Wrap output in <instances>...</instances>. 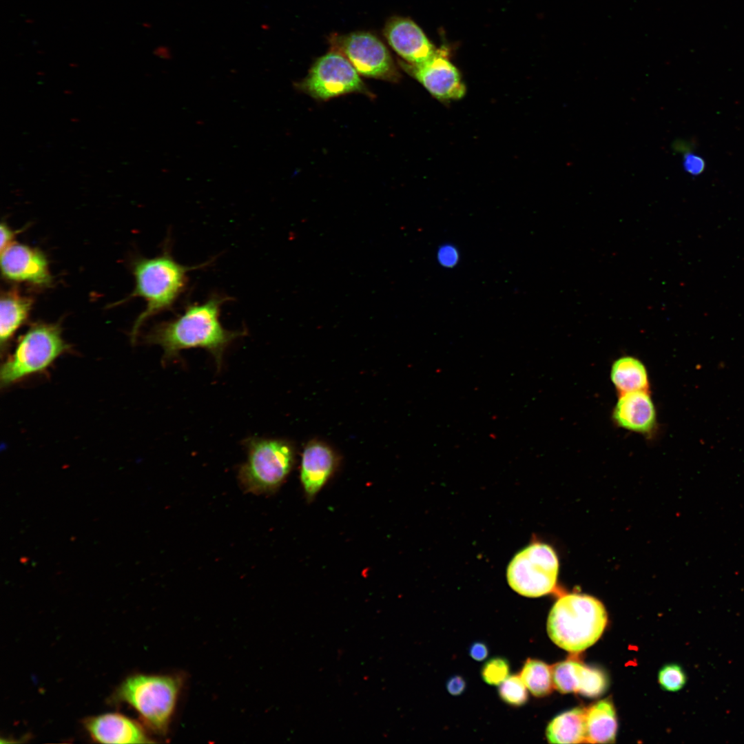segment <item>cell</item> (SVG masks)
I'll return each mask as SVG.
<instances>
[{
  "mask_svg": "<svg viewBox=\"0 0 744 744\" xmlns=\"http://www.w3.org/2000/svg\"><path fill=\"white\" fill-rule=\"evenodd\" d=\"M247 461L240 466L238 478L245 490L254 494L276 491L287 479L294 464V451L287 441L251 437L244 441Z\"/></svg>",
  "mask_w": 744,
  "mask_h": 744,
  "instance_id": "5",
  "label": "cell"
},
{
  "mask_svg": "<svg viewBox=\"0 0 744 744\" xmlns=\"http://www.w3.org/2000/svg\"><path fill=\"white\" fill-rule=\"evenodd\" d=\"M519 675L533 695L543 697L551 693L553 685L551 667L544 661L527 659Z\"/></svg>",
  "mask_w": 744,
  "mask_h": 744,
  "instance_id": "20",
  "label": "cell"
},
{
  "mask_svg": "<svg viewBox=\"0 0 744 744\" xmlns=\"http://www.w3.org/2000/svg\"><path fill=\"white\" fill-rule=\"evenodd\" d=\"M338 464L333 451L321 442L313 441L304 447L300 479L304 496L312 502L334 473Z\"/></svg>",
  "mask_w": 744,
  "mask_h": 744,
  "instance_id": "13",
  "label": "cell"
},
{
  "mask_svg": "<svg viewBox=\"0 0 744 744\" xmlns=\"http://www.w3.org/2000/svg\"><path fill=\"white\" fill-rule=\"evenodd\" d=\"M687 674L678 663H671L663 665L658 674V680L661 688L669 692H677L681 690L687 683Z\"/></svg>",
  "mask_w": 744,
  "mask_h": 744,
  "instance_id": "24",
  "label": "cell"
},
{
  "mask_svg": "<svg viewBox=\"0 0 744 744\" xmlns=\"http://www.w3.org/2000/svg\"><path fill=\"white\" fill-rule=\"evenodd\" d=\"M180 688L172 676L136 674L118 688L116 697L132 705L145 723L159 734L166 733Z\"/></svg>",
  "mask_w": 744,
  "mask_h": 744,
  "instance_id": "6",
  "label": "cell"
},
{
  "mask_svg": "<svg viewBox=\"0 0 744 744\" xmlns=\"http://www.w3.org/2000/svg\"><path fill=\"white\" fill-rule=\"evenodd\" d=\"M2 275L11 281L38 286L51 282L48 263L39 250L23 244L12 243L1 251Z\"/></svg>",
  "mask_w": 744,
  "mask_h": 744,
  "instance_id": "11",
  "label": "cell"
},
{
  "mask_svg": "<svg viewBox=\"0 0 744 744\" xmlns=\"http://www.w3.org/2000/svg\"><path fill=\"white\" fill-rule=\"evenodd\" d=\"M607 619L605 607L597 599L581 594L563 595L550 610L547 632L561 648L579 652L600 638Z\"/></svg>",
  "mask_w": 744,
  "mask_h": 744,
  "instance_id": "3",
  "label": "cell"
},
{
  "mask_svg": "<svg viewBox=\"0 0 744 744\" xmlns=\"http://www.w3.org/2000/svg\"><path fill=\"white\" fill-rule=\"evenodd\" d=\"M469 654L477 661H484L488 654V647L483 642H475L469 648Z\"/></svg>",
  "mask_w": 744,
  "mask_h": 744,
  "instance_id": "29",
  "label": "cell"
},
{
  "mask_svg": "<svg viewBox=\"0 0 744 744\" xmlns=\"http://www.w3.org/2000/svg\"><path fill=\"white\" fill-rule=\"evenodd\" d=\"M207 263L186 266L177 262L165 247L163 253L153 258H141L133 266L135 287L130 296L142 298L145 310L134 322L131 340L135 342L141 326L152 316L171 310L186 290L188 273L205 267Z\"/></svg>",
  "mask_w": 744,
  "mask_h": 744,
  "instance_id": "2",
  "label": "cell"
},
{
  "mask_svg": "<svg viewBox=\"0 0 744 744\" xmlns=\"http://www.w3.org/2000/svg\"><path fill=\"white\" fill-rule=\"evenodd\" d=\"M32 300L16 291L4 293L0 301V343L3 351L15 332L25 322Z\"/></svg>",
  "mask_w": 744,
  "mask_h": 744,
  "instance_id": "17",
  "label": "cell"
},
{
  "mask_svg": "<svg viewBox=\"0 0 744 744\" xmlns=\"http://www.w3.org/2000/svg\"><path fill=\"white\" fill-rule=\"evenodd\" d=\"M333 51L342 54L363 76L396 82L400 76L384 43L373 34L358 31L335 36Z\"/></svg>",
  "mask_w": 744,
  "mask_h": 744,
  "instance_id": "9",
  "label": "cell"
},
{
  "mask_svg": "<svg viewBox=\"0 0 744 744\" xmlns=\"http://www.w3.org/2000/svg\"><path fill=\"white\" fill-rule=\"evenodd\" d=\"M360 76L342 54L331 50L315 61L297 87L320 101L351 93L370 94Z\"/></svg>",
  "mask_w": 744,
  "mask_h": 744,
  "instance_id": "8",
  "label": "cell"
},
{
  "mask_svg": "<svg viewBox=\"0 0 744 744\" xmlns=\"http://www.w3.org/2000/svg\"><path fill=\"white\" fill-rule=\"evenodd\" d=\"M559 567L558 557L552 547L533 541L512 559L507 568V581L520 595L542 597L555 590Z\"/></svg>",
  "mask_w": 744,
  "mask_h": 744,
  "instance_id": "7",
  "label": "cell"
},
{
  "mask_svg": "<svg viewBox=\"0 0 744 744\" xmlns=\"http://www.w3.org/2000/svg\"><path fill=\"white\" fill-rule=\"evenodd\" d=\"M610 377L620 394L648 391L649 388L646 368L634 357L628 355L616 360L612 365Z\"/></svg>",
  "mask_w": 744,
  "mask_h": 744,
  "instance_id": "19",
  "label": "cell"
},
{
  "mask_svg": "<svg viewBox=\"0 0 744 744\" xmlns=\"http://www.w3.org/2000/svg\"><path fill=\"white\" fill-rule=\"evenodd\" d=\"M617 727L615 709L610 700L599 701L586 709V743H614Z\"/></svg>",
  "mask_w": 744,
  "mask_h": 744,
  "instance_id": "18",
  "label": "cell"
},
{
  "mask_svg": "<svg viewBox=\"0 0 744 744\" xmlns=\"http://www.w3.org/2000/svg\"><path fill=\"white\" fill-rule=\"evenodd\" d=\"M383 33L392 49L409 64H422L437 51L422 30L409 18L389 19Z\"/></svg>",
  "mask_w": 744,
  "mask_h": 744,
  "instance_id": "12",
  "label": "cell"
},
{
  "mask_svg": "<svg viewBox=\"0 0 744 744\" xmlns=\"http://www.w3.org/2000/svg\"><path fill=\"white\" fill-rule=\"evenodd\" d=\"M683 165L685 169L693 175L701 174L705 168V162L701 157L688 154L684 157Z\"/></svg>",
  "mask_w": 744,
  "mask_h": 744,
  "instance_id": "27",
  "label": "cell"
},
{
  "mask_svg": "<svg viewBox=\"0 0 744 744\" xmlns=\"http://www.w3.org/2000/svg\"><path fill=\"white\" fill-rule=\"evenodd\" d=\"M0 228V248L1 251H2L13 243L12 240L14 237L15 232L12 231L6 223H1Z\"/></svg>",
  "mask_w": 744,
  "mask_h": 744,
  "instance_id": "30",
  "label": "cell"
},
{
  "mask_svg": "<svg viewBox=\"0 0 744 744\" xmlns=\"http://www.w3.org/2000/svg\"><path fill=\"white\" fill-rule=\"evenodd\" d=\"M466 686L464 679L459 675L451 676L446 682V689L453 696L461 695L464 692Z\"/></svg>",
  "mask_w": 744,
  "mask_h": 744,
  "instance_id": "28",
  "label": "cell"
},
{
  "mask_svg": "<svg viewBox=\"0 0 744 744\" xmlns=\"http://www.w3.org/2000/svg\"><path fill=\"white\" fill-rule=\"evenodd\" d=\"M620 395L612 411L616 424L633 432L650 433L657 424V413L648 391Z\"/></svg>",
  "mask_w": 744,
  "mask_h": 744,
  "instance_id": "14",
  "label": "cell"
},
{
  "mask_svg": "<svg viewBox=\"0 0 744 744\" xmlns=\"http://www.w3.org/2000/svg\"><path fill=\"white\" fill-rule=\"evenodd\" d=\"M586 709L575 707L553 718L546 730L548 741L561 744L586 743Z\"/></svg>",
  "mask_w": 744,
  "mask_h": 744,
  "instance_id": "16",
  "label": "cell"
},
{
  "mask_svg": "<svg viewBox=\"0 0 744 744\" xmlns=\"http://www.w3.org/2000/svg\"><path fill=\"white\" fill-rule=\"evenodd\" d=\"M437 259L442 266L451 267L457 263L459 259L457 250L451 245L442 246L438 251Z\"/></svg>",
  "mask_w": 744,
  "mask_h": 744,
  "instance_id": "26",
  "label": "cell"
},
{
  "mask_svg": "<svg viewBox=\"0 0 744 744\" xmlns=\"http://www.w3.org/2000/svg\"><path fill=\"white\" fill-rule=\"evenodd\" d=\"M582 663L574 660L558 662L551 668L554 688L563 694L577 692Z\"/></svg>",
  "mask_w": 744,
  "mask_h": 744,
  "instance_id": "21",
  "label": "cell"
},
{
  "mask_svg": "<svg viewBox=\"0 0 744 744\" xmlns=\"http://www.w3.org/2000/svg\"><path fill=\"white\" fill-rule=\"evenodd\" d=\"M85 727L91 737L102 743H150L139 723L118 713H108L89 718Z\"/></svg>",
  "mask_w": 744,
  "mask_h": 744,
  "instance_id": "15",
  "label": "cell"
},
{
  "mask_svg": "<svg viewBox=\"0 0 744 744\" xmlns=\"http://www.w3.org/2000/svg\"><path fill=\"white\" fill-rule=\"evenodd\" d=\"M400 64L438 99H459L466 92L458 70L443 50H437L431 59L420 65H411L404 61H400Z\"/></svg>",
  "mask_w": 744,
  "mask_h": 744,
  "instance_id": "10",
  "label": "cell"
},
{
  "mask_svg": "<svg viewBox=\"0 0 744 744\" xmlns=\"http://www.w3.org/2000/svg\"><path fill=\"white\" fill-rule=\"evenodd\" d=\"M498 694L504 702L511 706L524 705L528 699L527 688L518 674L508 676L500 683Z\"/></svg>",
  "mask_w": 744,
  "mask_h": 744,
  "instance_id": "23",
  "label": "cell"
},
{
  "mask_svg": "<svg viewBox=\"0 0 744 744\" xmlns=\"http://www.w3.org/2000/svg\"><path fill=\"white\" fill-rule=\"evenodd\" d=\"M608 685V678L603 671L583 665L578 693L587 697H597L606 692Z\"/></svg>",
  "mask_w": 744,
  "mask_h": 744,
  "instance_id": "22",
  "label": "cell"
},
{
  "mask_svg": "<svg viewBox=\"0 0 744 744\" xmlns=\"http://www.w3.org/2000/svg\"><path fill=\"white\" fill-rule=\"evenodd\" d=\"M510 665L503 657H493L484 663L481 669V676L484 681L490 685H499L508 676Z\"/></svg>",
  "mask_w": 744,
  "mask_h": 744,
  "instance_id": "25",
  "label": "cell"
},
{
  "mask_svg": "<svg viewBox=\"0 0 744 744\" xmlns=\"http://www.w3.org/2000/svg\"><path fill=\"white\" fill-rule=\"evenodd\" d=\"M229 300L213 294L203 302L188 304L175 318L154 326L145 336L146 342L163 349L164 362L177 358L183 350L204 349L220 369L226 349L245 335L244 331L225 329L220 321L221 307Z\"/></svg>",
  "mask_w": 744,
  "mask_h": 744,
  "instance_id": "1",
  "label": "cell"
},
{
  "mask_svg": "<svg viewBox=\"0 0 744 744\" xmlns=\"http://www.w3.org/2000/svg\"><path fill=\"white\" fill-rule=\"evenodd\" d=\"M68 349L60 325L43 322L33 324L19 338L13 352L2 364L1 387L43 372Z\"/></svg>",
  "mask_w": 744,
  "mask_h": 744,
  "instance_id": "4",
  "label": "cell"
}]
</instances>
